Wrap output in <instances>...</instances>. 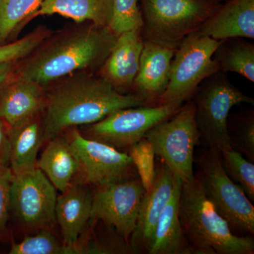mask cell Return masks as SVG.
Masks as SVG:
<instances>
[{
  "mask_svg": "<svg viewBox=\"0 0 254 254\" xmlns=\"http://www.w3.org/2000/svg\"><path fill=\"white\" fill-rule=\"evenodd\" d=\"M196 175L218 213L238 231L254 234V207L245 192L227 175L217 150H206L197 160Z\"/></svg>",
  "mask_w": 254,
  "mask_h": 254,
  "instance_id": "cell-8",
  "label": "cell"
},
{
  "mask_svg": "<svg viewBox=\"0 0 254 254\" xmlns=\"http://www.w3.org/2000/svg\"><path fill=\"white\" fill-rule=\"evenodd\" d=\"M145 190L136 177L96 187L90 221L104 222L128 240L133 233Z\"/></svg>",
  "mask_w": 254,
  "mask_h": 254,
  "instance_id": "cell-12",
  "label": "cell"
},
{
  "mask_svg": "<svg viewBox=\"0 0 254 254\" xmlns=\"http://www.w3.org/2000/svg\"><path fill=\"white\" fill-rule=\"evenodd\" d=\"M18 62L10 61L0 64V91L14 77Z\"/></svg>",
  "mask_w": 254,
  "mask_h": 254,
  "instance_id": "cell-33",
  "label": "cell"
},
{
  "mask_svg": "<svg viewBox=\"0 0 254 254\" xmlns=\"http://www.w3.org/2000/svg\"><path fill=\"white\" fill-rule=\"evenodd\" d=\"M93 192L88 185L73 181L57 198L55 219L66 254H76L80 235L91 220Z\"/></svg>",
  "mask_w": 254,
  "mask_h": 254,
  "instance_id": "cell-14",
  "label": "cell"
},
{
  "mask_svg": "<svg viewBox=\"0 0 254 254\" xmlns=\"http://www.w3.org/2000/svg\"><path fill=\"white\" fill-rule=\"evenodd\" d=\"M175 48L155 42H143L139 68L133 83L141 99L158 100L168 86Z\"/></svg>",
  "mask_w": 254,
  "mask_h": 254,
  "instance_id": "cell-15",
  "label": "cell"
},
{
  "mask_svg": "<svg viewBox=\"0 0 254 254\" xmlns=\"http://www.w3.org/2000/svg\"><path fill=\"white\" fill-rule=\"evenodd\" d=\"M78 159V182L95 187L135 177L129 155L102 142L87 138L77 127L64 132Z\"/></svg>",
  "mask_w": 254,
  "mask_h": 254,
  "instance_id": "cell-10",
  "label": "cell"
},
{
  "mask_svg": "<svg viewBox=\"0 0 254 254\" xmlns=\"http://www.w3.org/2000/svg\"><path fill=\"white\" fill-rule=\"evenodd\" d=\"M129 155L138 178L145 191L150 190L155 176V153L150 142L145 138L137 142L129 148Z\"/></svg>",
  "mask_w": 254,
  "mask_h": 254,
  "instance_id": "cell-29",
  "label": "cell"
},
{
  "mask_svg": "<svg viewBox=\"0 0 254 254\" xmlns=\"http://www.w3.org/2000/svg\"><path fill=\"white\" fill-rule=\"evenodd\" d=\"M113 0H43L38 9L24 21L45 15L59 14L76 23L85 21L100 27H108L113 16Z\"/></svg>",
  "mask_w": 254,
  "mask_h": 254,
  "instance_id": "cell-20",
  "label": "cell"
},
{
  "mask_svg": "<svg viewBox=\"0 0 254 254\" xmlns=\"http://www.w3.org/2000/svg\"><path fill=\"white\" fill-rule=\"evenodd\" d=\"M219 71L234 72L254 82V47L242 41H224L213 57Z\"/></svg>",
  "mask_w": 254,
  "mask_h": 254,
  "instance_id": "cell-23",
  "label": "cell"
},
{
  "mask_svg": "<svg viewBox=\"0 0 254 254\" xmlns=\"http://www.w3.org/2000/svg\"><path fill=\"white\" fill-rule=\"evenodd\" d=\"M180 217L192 254L254 253L253 239L232 233L228 222L218 213L197 175L182 182Z\"/></svg>",
  "mask_w": 254,
  "mask_h": 254,
  "instance_id": "cell-3",
  "label": "cell"
},
{
  "mask_svg": "<svg viewBox=\"0 0 254 254\" xmlns=\"http://www.w3.org/2000/svg\"><path fill=\"white\" fill-rule=\"evenodd\" d=\"M179 180L163 162L155 169L154 181L142 198L136 227L130 237L132 252L148 253L159 217Z\"/></svg>",
  "mask_w": 254,
  "mask_h": 254,
  "instance_id": "cell-13",
  "label": "cell"
},
{
  "mask_svg": "<svg viewBox=\"0 0 254 254\" xmlns=\"http://www.w3.org/2000/svg\"><path fill=\"white\" fill-rule=\"evenodd\" d=\"M37 168L60 192L71 185L78 173V162L71 143L64 133L48 141L41 158L37 160Z\"/></svg>",
  "mask_w": 254,
  "mask_h": 254,
  "instance_id": "cell-22",
  "label": "cell"
},
{
  "mask_svg": "<svg viewBox=\"0 0 254 254\" xmlns=\"http://www.w3.org/2000/svg\"><path fill=\"white\" fill-rule=\"evenodd\" d=\"M222 163L229 177L245 192L250 200H254V165L240 152L234 149L220 153Z\"/></svg>",
  "mask_w": 254,
  "mask_h": 254,
  "instance_id": "cell-25",
  "label": "cell"
},
{
  "mask_svg": "<svg viewBox=\"0 0 254 254\" xmlns=\"http://www.w3.org/2000/svg\"><path fill=\"white\" fill-rule=\"evenodd\" d=\"M43 0H0V46L19 33L26 18Z\"/></svg>",
  "mask_w": 254,
  "mask_h": 254,
  "instance_id": "cell-24",
  "label": "cell"
},
{
  "mask_svg": "<svg viewBox=\"0 0 254 254\" xmlns=\"http://www.w3.org/2000/svg\"><path fill=\"white\" fill-rule=\"evenodd\" d=\"M52 33L48 28L41 26L18 41L0 46V64L23 59Z\"/></svg>",
  "mask_w": 254,
  "mask_h": 254,
  "instance_id": "cell-30",
  "label": "cell"
},
{
  "mask_svg": "<svg viewBox=\"0 0 254 254\" xmlns=\"http://www.w3.org/2000/svg\"><path fill=\"white\" fill-rule=\"evenodd\" d=\"M193 100H187L171 118L155 125L144 138L155 155L182 182L193 180L194 150L200 138Z\"/></svg>",
  "mask_w": 254,
  "mask_h": 254,
  "instance_id": "cell-5",
  "label": "cell"
},
{
  "mask_svg": "<svg viewBox=\"0 0 254 254\" xmlns=\"http://www.w3.org/2000/svg\"><path fill=\"white\" fill-rule=\"evenodd\" d=\"M57 190L40 169L14 175L11 209L30 230L51 229L56 222Z\"/></svg>",
  "mask_w": 254,
  "mask_h": 254,
  "instance_id": "cell-11",
  "label": "cell"
},
{
  "mask_svg": "<svg viewBox=\"0 0 254 254\" xmlns=\"http://www.w3.org/2000/svg\"><path fill=\"white\" fill-rule=\"evenodd\" d=\"M9 139L8 128L0 119V166L9 163Z\"/></svg>",
  "mask_w": 254,
  "mask_h": 254,
  "instance_id": "cell-32",
  "label": "cell"
},
{
  "mask_svg": "<svg viewBox=\"0 0 254 254\" xmlns=\"http://www.w3.org/2000/svg\"><path fill=\"white\" fill-rule=\"evenodd\" d=\"M201 83L193 95L200 138L208 148L222 153L232 149L227 131L230 110L242 103L254 104V100L218 72Z\"/></svg>",
  "mask_w": 254,
  "mask_h": 254,
  "instance_id": "cell-4",
  "label": "cell"
},
{
  "mask_svg": "<svg viewBox=\"0 0 254 254\" xmlns=\"http://www.w3.org/2000/svg\"><path fill=\"white\" fill-rule=\"evenodd\" d=\"M140 31L131 30L117 37L113 49L100 68V76L121 93L133 86L139 68L143 47Z\"/></svg>",
  "mask_w": 254,
  "mask_h": 254,
  "instance_id": "cell-16",
  "label": "cell"
},
{
  "mask_svg": "<svg viewBox=\"0 0 254 254\" xmlns=\"http://www.w3.org/2000/svg\"><path fill=\"white\" fill-rule=\"evenodd\" d=\"M45 104L44 87L14 76L0 91V119L12 128L42 113Z\"/></svg>",
  "mask_w": 254,
  "mask_h": 254,
  "instance_id": "cell-17",
  "label": "cell"
},
{
  "mask_svg": "<svg viewBox=\"0 0 254 254\" xmlns=\"http://www.w3.org/2000/svg\"><path fill=\"white\" fill-rule=\"evenodd\" d=\"M227 131L232 149L254 161V117L253 113L239 117L236 123H227Z\"/></svg>",
  "mask_w": 254,
  "mask_h": 254,
  "instance_id": "cell-28",
  "label": "cell"
},
{
  "mask_svg": "<svg viewBox=\"0 0 254 254\" xmlns=\"http://www.w3.org/2000/svg\"><path fill=\"white\" fill-rule=\"evenodd\" d=\"M41 114L8 128L9 168L14 175L37 168V157L45 142Z\"/></svg>",
  "mask_w": 254,
  "mask_h": 254,
  "instance_id": "cell-21",
  "label": "cell"
},
{
  "mask_svg": "<svg viewBox=\"0 0 254 254\" xmlns=\"http://www.w3.org/2000/svg\"><path fill=\"white\" fill-rule=\"evenodd\" d=\"M14 174L7 165L0 166V238L4 236L11 210V189Z\"/></svg>",
  "mask_w": 254,
  "mask_h": 254,
  "instance_id": "cell-31",
  "label": "cell"
},
{
  "mask_svg": "<svg viewBox=\"0 0 254 254\" xmlns=\"http://www.w3.org/2000/svg\"><path fill=\"white\" fill-rule=\"evenodd\" d=\"M138 0H113V16L109 28L115 36L131 30H141L144 25Z\"/></svg>",
  "mask_w": 254,
  "mask_h": 254,
  "instance_id": "cell-27",
  "label": "cell"
},
{
  "mask_svg": "<svg viewBox=\"0 0 254 254\" xmlns=\"http://www.w3.org/2000/svg\"><path fill=\"white\" fill-rule=\"evenodd\" d=\"M51 33L28 56L19 60L15 77L46 87L70 75L90 72L100 66L117 37L108 27L78 23Z\"/></svg>",
  "mask_w": 254,
  "mask_h": 254,
  "instance_id": "cell-1",
  "label": "cell"
},
{
  "mask_svg": "<svg viewBox=\"0 0 254 254\" xmlns=\"http://www.w3.org/2000/svg\"><path fill=\"white\" fill-rule=\"evenodd\" d=\"M222 42L196 32L186 37L175 51L168 86L159 98L158 105H183L193 96L202 82L219 72L213 57Z\"/></svg>",
  "mask_w": 254,
  "mask_h": 254,
  "instance_id": "cell-6",
  "label": "cell"
},
{
  "mask_svg": "<svg viewBox=\"0 0 254 254\" xmlns=\"http://www.w3.org/2000/svg\"><path fill=\"white\" fill-rule=\"evenodd\" d=\"M149 41L175 48L216 9L204 0H143Z\"/></svg>",
  "mask_w": 254,
  "mask_h": 254,
  "instance_id": "cell-7",
  "label": "cell"
},
{
  "mask_svg": "<svg viewBox=\"0 0 254 254\" xmlns=\"http://www.w3.org/2000/svg\"><path fill=\"white\" fill-rule=\"evenodd\" d=\"M195 32L216 41L254 39V0H231L216 10Z\"/></svg>",
  "mask_w": 254,
  "mask_h": 254,
  "instance_id": "cell-18",
  "label": "cell"
},
{
  "mask_svg": "<svg viewBox=\"0 0 254 254\" xmlns=\"http://www.w3.org/2000/svg\"><path fill=\"white\" fill-rule=\"evenodd\" d=\"M9 254H66V249L50 229H44L34 236L25 237L18 243L11 242Z\"/></svg>",
  "mask_w": 254,
  "mask_h": 254,
  "instance_id": "cell-26",
  "label": "cell"
},
{
  "mask_svg": "<svg viewBox=\"0 0 254 254\" xmlns=\"http://www.w3.org/2000/svg\"><path fill=\"white\" fill-rule=\"evenodd\" d=\"M182 105H145L116 110L98 123L86 125L83 136L116 149L129 148L144 138L152 127L171 118Z\"/></svg>",
  "mask_w": 254,
  "mask_h": 254,
  "instance_id": "cell-9",
  "label": "cell"
},
{
  "mask_svg": "<svg viewBox=\"0 0 254 254\" xmlns=\"http://www.w3.org/2000/svg\"><path fill=\"white\" fill-rule=\"evenodd\" d=\"M45 91L42 112L45 142L68 128L98 123L116 110L145 104L136 95L120 93L93 71L61 78L45 87Z\"/></svg>",
  "mask_w": 254,
  "mask_h": 254,
  "instance_id": "cell-2",
  "label": "cell"
},
{
  "mask_svg": "<svg viewBox=\"0 0 254 254\" xmlns=\"http://www.w3.org/2000/svg\"><path fill=\"white\" fill-rule=\"evenodd\" d=\"M182 185V180H179L173 194L159 217L148 254H192L180 220Z\"/></svg>",
  "mask_w": 254,
  "mask_h": 254,
  "instance_id": "cell-19",
  "label": "cell"
}]
</instances>
